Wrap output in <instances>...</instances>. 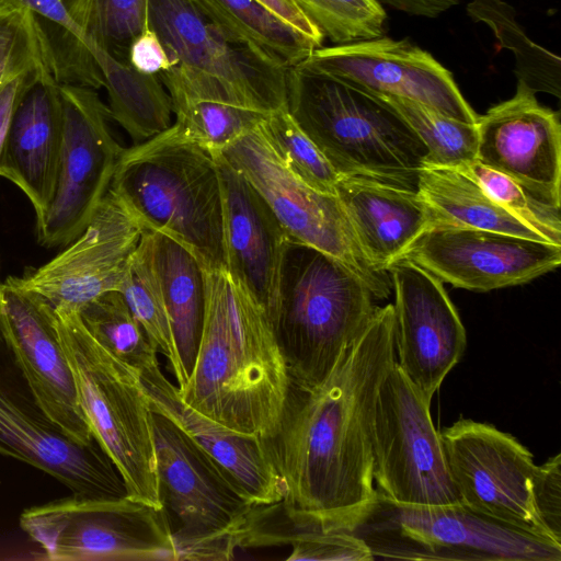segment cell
<instances>
[{
    "mask_svg": "<svg viewBox=\"0 0 561 561\" xmlns=\"http://www.w3.org/2000/svg\"><path fill=\"white\" fill-rule=\"evenodd\" d=\"M393 305L376 307L329 376L290 383L265 450L286 486L283 499L323 530H345L375 501L371 421L379 386L394 365Z\"/></svg>",
    "mask_w": 561,
    "mask_h": 561,
    "instance_id": "6da1fadb",
    "label": "cell"
},
{
    "mask_svg": "<svg viewBox=\"0 0 561 561\" xmlns=\"http://www.w3.org/2000/svg\"><path fill=\"white\" fill-rule=\"evenodd\" d=\"M204 275V323L181 399L230 430L268 438L291 383L286 362L265 310L227 271Z\"/></svg>",
    "mask_w": 561,
    "mask_h": 561,
    "instance_id": "7a4b0ae2",
    "label": "cell"
},
{
    "mask_svg": "<svg viewBox=\"0 0 561 561\" xmlns=\"http://www.w3.org/2000/svg\"><path fill=\"white\" fill-rule=\"evenodd\" d=\"M374 298L344 263L286 239L266 316L293 385L310 388L329 376L371 318Z\"/></svg>",
    "mask_w": 561,
    "mask_h": 561,
    "instance_id": "3957f363",
    "label": "cell"
},
{
    "mask_svg": "<svg viewBox=\"0 0 561 561\" xmlns=\"http://www.w3.org/2000/svg\"><path fill=\"white\" fill-rule=\"evenodd\" d=\"M108 191L145 231L180 243L206 271H227L220 176L210 151L170 126L124 149Z\"/></svg>",
    "mask_w": 561,
    "mask_h": 561,
    "instance_id": "277c9868",
    "label": "cell"
},
{
    "mask_svg": "<svg viewBox=\"0 0 561 561\" xmlns=\"http://www.w3.org/2000/svg\"><path fill=\"white\" fill-rule=\"evenodd\" d=\"M287 107L340 176L417 190L427 150L380 95L296 66L287 70Z\"/></svg>",
    "mask_w": 561,
    "mask_h": 561,
    "instance_id": "5b68a950",
    "label": "cell"
},
{
    "mask_svg": "<svg viewBox=\"0 0 561 561\" xmlns=\"http://www.w3.org/2000/svg\"><path fill=\"white\" fill-rule=\"evenodd\" d=\"M55 313L79 403L95 439L119 471L128 497L161 510L151 407L140 374L101 345L78 311Z\"/></svg>",
    "mask_w": 561,
    "mask_h": 561,
    "instance_id": "8992f818",
    "label": "cell"
},
{
    "mask_svg": "<svg viewBox=\"0 0 561 561\" xmlns=\"http://www.w3.org/2000/svg\"><path fill=\"white\" fill-rule=\"evenodd\" d=\"M374 559L435 561H560L561 545L462 504H399L380 491L346 529Z\"/></svg>",
    "mask_w": 561,
    "mask_h": 561,
    "instance_id": "52a82bcc",
    "label": "cell"
},
{
    "mask_svg": "<svg viewBox=\"0 0 561 561\" xmlns=\"http://www.w3.org/2000/svg\"><path fill=\"white\" fill-rule=\"evenodd\" d=\"M151 407V405H150ZM158 491L179 560H231L253 504L184 431L151 407Z\"/></svg>",
    "mask_w": 561,
    "mask_h": 561,
    "instance_id": "ba28073f",
    "label": "cell"
},
{
    "mask_svg": "<svg viewBox=\"0 0 561 561\" xmlns=\"http://www.w3.org/2000/svg\"><path fill=\"white\" fill-rule=\"evenodd\" d=\"M148 22L175 66L170 91L270 114L287 105V70L229 42L192 0H148Z\"/></svg>",
    "mask_w": 561,
    "mask_h": 561,
    "instance_id": "9c48e42d",
    "label": "cell"
},
{
    "mask_svg": "<svg viewBox=\"0 0 561 561\" xmlns=\"http://www.w3.org/2000/svg\"><path fill=\"white\" fill-rule=\"evenodd\" d=\"M20 527L55 561H176L161 510L126 496L71 495L25 508Z\"/></svg>",
    "mask_w": 561,
    "mask_h": 561,
    "instance_id": "30bf717a",
    "label": "cell"
},
{
    "mask_svg": "<svg viewBox=\"0 0 561 561\" xmlns=\"http://www.w3.org/2000/svg\"><path fill=\"white\" fill-rule=\"evenodd\" d=\"M373 476L378 491L399 504H460L431 401L397 364L382 379L371 421Z\"/></svg>",
    "mask_w": 561,
    "mask_h": 561,
    "instance_id": "8fae6325",
    "label": "cell"
},
{
    "mask_svg": "<svg viewBox=\"0 0 561 561\" xmlns=\"http://www.w3.org/2000/svg\"><path fill=\"white\" fill-rule=\"evenodd\" d=\"M260 125L219 152L256 190L291 239L337 259L375 298H388L390 276L365 256L337 197L312 188L288 170Z\"/></svg>",
    "mask_w": 561,
    "mask_h": 561,
    "instance_id": "7c38bea8",
    "label": "cell"
},
{
    "mask_svg": "<svg viewBox=\"0 0 561 561\" xmlns=\"http://www.w3.org/2000/svg\"><path fill=\"white\" fill-rule=\"evenodd\" d=\"M58 84L64 112L58 175L51 203L36 220L37 241L47 248L67 245L85 229L125 149L95 89Z\"/></svg>",
    "mask_w": 561,
    "mask_h": 561,
    "instance_id": "4fadbf2b",
    "label": "cell"
},
{
    "mask_svg": "<svg viewBox=\"0 0 561 561\" xmlns=\"http://www.w3.org/2000/svg\"><path fill=\"white\" fill-rule=\"evenodd\" d=\"M439 433L460 504L554 541L535 510L538 465L527 447L494 425L471 419L460 417Z\"/></svg>",
    "mask_w": 561,
    "mask_h": 561,
    "instance_id": "5bb4252c",
    "label": "cell"
},
{
    "mask_svg": "<svg viewBox=\"0 0 561 561\" xmlns=\"http://www.w3.org/2000/svg\"><path fill=\"white\" fill-rule=\"evenodd\" d=\"M0 454L44 471L73 494L102 500L128 496L119 471L98 442L79 445L46 416L3 341L0 347Z\"/></svg>",
    "mask_w": 561,
    "mask_h": 561,
    "instance_id": "9a60e30c",
    "label": "cell"
},
{
    "mask_svg": "<svg viewBox=\"0 0 561 561\" xmlns=\"http://www.w3.org/2000/svg\"><path fill=\"white\" fill-rule=\"evenodd\" d=\"M0 337L46 416L72 442L96 443L59 341L55 308L14 276L0 283Z\"/></svg>",
    "mask_w": 561,
    "mask_h": 561,
    "instance_id": "2e32d148",
    "label": "cell"
},
{
    "mask_svg": "<svg viewBox=\"0 0 561 561\" xmlns=\"http://www.w3.org/2000/svg\"><path fill=\"white\" fill-rule=\"evenodd\" d=\"M402 257L454 287L489 291L528 283L556 270L561 263V245L434 221Z\"/></svg>",
    "mask_w": 561,
    "mask_h": 561,
    "instance_id": "e0dca14e",
    "label": "cell"
},
{
    "mask_svg": "<svg viewBox=\"0 0 561 561\" xmlns=\"http://www.w3.org/2000/svg\"><path fill=\"white\" fill-rule=\"evenodd\" d=\"M362 87L379 95L425 104L451 118L476 124L477 113L451 72L428 51L387 36L322 46L297 65Z\"/></svg>",
    "mask_w": 561,
    "mask_h": 561,
    "instance_id": "ac0fdd59",
    "label": "cell"
},
{
    "mask_svg": "<svg viewBox=\"0 0 561 561\" xmlns=\"http://www.w3.org/2000/svg\"><path fill=\"white\" fill-rule=\"evenodd\" d=\"M387 272L394 293L397 364L432 402L463 355L465 327L439 278L405 257Z\"/></svg>",
    "mask_w": 561,
    "mask_h": 561,
    "instance_id": "d6986e66",
    "label": "cell"
},
{
    "mask_svg": "<svg viewBox=\"0 0 561 561\" xmlns=\"http://www.w3.org/2000/svg\"><path fill=\"white\" fill-rule=\"evenodd\" d=\"M144 232L108 191L79 237L49 262L18 280L55 309L79 312L98 296L118 290Z\"/></svg>",
    "mask_w": 561,
    "mask_h": 561,
    "instance_id": "ffe728a7",
    "label": "cell"
},
{
    "mask_svg": "<svg viewBox=\"0 0 561 561\" xmlns=\"http://www.w3.org/2000/svg\"><path fill=\"white\" fill-rule=\"evenodd\" d=\"M477 158L539 201L560 208L561 125L558 112L541 105L517 81L515 94L478 116Z\"/></svg>",
    "mask_w": 561,
    "mask_h": 561,
    "instance_id": "44dd1931",
    "label": "cell"
},
{
    "mask_svg": "<svg viewBox=\"0 0 561 561\" xmlns=\"http://www.w3.org/2000/svg\"><path fill=\"white\" fill-rule=\"evenodd\" d=\"M211 153L220 176L227 272L266 312L289 236L247 179L219 151Z\"/></svg>",
    "mask_w": 561,
    "mask_h": 561,
    "instance_id": "7402d4cb",
    "label": "cell"
},
{
    "mask_svg": "<svg viewBox=\"0 0 561 561\" xmlns=\"http://www.w3.org/2000/svg\"><path fill=\"white\" fill-rule=\"evenodd\" d=\"M62 131L59 84L46 69L20 96L0 152V176L24 193L36 220L46 213L55 193Z\"/></svg>",
    "mask_w": 561,
    "mask_h": 561,
    "instance_id": "603a6c76",
    "label": "cell"
},
{
    "mask_svg": "<svg viewBox=\"0 0 561 561\" xmlns=\"http://www.w3.org/2000/svg\"><path fill=\"white\" fill-rule=\"evenodd\" d=\"M60 1L72 30L60 33L39 27L47 68L57 83L103 88V76L92 51L103 49L128 61L129 45L148 22V0Z\"/></svg>",
    "mask_w": 561,
    "mask_h": 561,
    "instance_id": "cb8c5ba5",
    "label": "cell"
},
{
    "mask_svg": "<svg viewBox=\"0 0 561 561\" xmlns=\"http://www.w3.org/2000/svg\"><path fill=\"white\" fill-rule=\"evenodd\" d=\"M150 405L169 417L206 451L253 505L282 501L285 482L262 438L230 430L187 405L157 365L140 374Z\"/></svg>",
    "mask_w": 561,
    "mask_h": 561,
    "instance_id": "d4e9b609",
    "label": "cell"
},
{
    "mask_svg": "<svg viewBox=\"0 0 561 561\" xmlns=\"http://www.w3.org/2000/svg\"><path fill=\"white\" fill-rule=\"evenodd\" d=\"M335 196L363 253L380 272L401 259L434 221L417 191L380 181L340 176Z\"/></svg>",
    "mask_w": 561,
    "mask_h": 561,
    "instance_id": "484cf974",
    "label": "cell"
},
{
    "mask_svg": "<svg viewBox=\"0 0 561 561\" xmlns=\"http://www.w3.org/2000/svg\"><path fill=\"white\" fill-rule=\"evenodd\" d=\"M236 548L287 547L286 560L369 561L367 545L346 530H323L284 500L253 505L234 537Z\"/></svg>",
    "mask_w": 561,
    "mask_h": 561,
    "instance_id": "4316f807",
    "label": "cell"
},
{
    "mask_svg": "<svg viewBox=\"0 0 561 561\" xmlns=\"http://www.w3.org/2000/svg\"><path fill=\"white\" fill-rule=\"evenodd\" d=\"M232 44L284 70L296 67L319 46L257 0H192Z\"/></svg>",
    "mask_w": 561,
    "mask_h": 561,
    "instance_id": "83f0119b",
    "label": "cell"
},
{
    "mask_svg": "<svg viewBox=\"0 0 561 561\" xmlns=\"http://www.w3.org/2000/svg\"><path fill=\"white\" fill-rule=\"evenodd\" d=\"M416 191L431 210L434 221L548 242L503 208L459 168L424 163L419 173Z\"/></svg>",
    "mask_w": 561,
    "mask_h": 561,
    "instance_id": "f1b7e54d",
    "label": "cell"
},
{
    "mask_svg": "<svg viewBox=\"0 0 561 561\" xmlns=\"http://www.w3.org/2000/svg\"><path fill=\"white\" fill-rule=\"evenodd\" d=\"M151 232L156 268L178 353L190 376L197 355L206 307L204 270L197 259L171 238Z\"/></svg>",
    "mask_w": 561,
    "mask_h": 561,
    "instance_id": "f546056e",
    "label": "cell"
},
{
    "mask_svg": "<svg viewBox=\"0 0 561 561\" xmlns=\"http://www.w3.org/2000/svg\"><path fill=\"white\" fill-rule=\"evenodd\" d=\"M92 55L102 72L108 111L134 145L144 142L172 125L171 99L158 76L144 75L103 49Z\"/></svg>",
    "mask_w": 561,
    "mask_h": 561,
    "instance_id": "4dcf8cb0",
    "label": "cell"
},
{
    "mask_svg": "<svg viewBox=\"0 0 561 561\" xmlns=\"http://www.w3.org/2000/svg\"><path fill=\"white\" fill-rule=\"evenodd\" d=\"M151 343L168 363L179 390L188 379L182 366L168 316L152 251V237L145 231L131 254L118 290Z\"/></svg>",
    "mask_w": 561,
    "mask_h": 561,
    "instance_id": "1f68e13d",
    "label": "cell"
},
{
    "mask_svg": "<svg viewBox=\"0 0 561 561\" xmlns=\"http://www.w3.org/2000/svg\"><path fill=\"white\" fill-rule=\"evenodd\" d=\"M467 12L476 22H484L494 32L500 46L513 51L517 81L530 90L560 98V57L534 43L516 20V12L504 0H472Z\"/></svg>",
    "mask_w": 561,
    "mask_h": 561,
    "instance_id": "d6a6232c",
    "label": "cell"
},
{
    "mask_svg": "<svg viewBox=\"0 0 561 561\" xmlns=\"http://www.w3.org/2000/svg\"><path fill=\"white\" fill-rule=\"evenodd\" d=\"M173 114L172 128L184 140L217 152L256 128L267 114L230 103L168 92Z\"/></svg>",
    "mask_w": 561,
    "mask_h": 561,
    "instance_id": "836d02e7",
    "label": "cell"
},
{
    "mask_svg": "<svg viewBox=\"0 0 561 561\" xmlns=\"http://www.w3.org/2000/svg\"><path fill=\"white\" fill-rule=\"evenodd\" d=\"M90 334L139 374L159 365L158 351L119 291H106L79 310Z\"/></svg>",
    "mask_w": 561,
    "mask_h": 561,
    "instance_id": "e575fe53",
    "label": "cell"
},
{
    "mask_svg": "<svg viewBox=\"0 0 561 561\" xmlns=\"http://www.w3.org/2000/svg\"><path fill=\"white\" fill-rule=\"evenodd\" d=\"M380 96L400 114L425 146L427 153L424 163L460 168L476 160L478 149L476 124L451 118L413 100L391 95Z\"/></svg>",
    "mask_w": 561,
    "mask_h": 561,
    "instance_id": "d590c367",
    "label": "cell"
},
{
    "mask_svg": "<svg viewBox=\"0 0 561 561\" xmlns=\"http://www.w3.org/2000/svg\"><path fill=\"white\" fill-rule=\"evenodd\" d=\"M260 127L288 170L312 188L335 195L339 173L298 126L287 105L267 114Z\"/></svg>",
    "mask_w": 561,
    "mask_h": 561,
    "instance_id": "8d00e7d4",
    "label": "cell"
},
{
    "mask_svg": "<svg viewBox=\"0 0 561 561\" xmlns=\"http://www.w3.org/2000/svg\"><path fill=\"white\" fill-rule=\"evenodd\" d=\"M334 45L383 36L387 12L379 0H293Z\"/></svg>",
    "mask_w": 561,
    "mask_h": 561,
    "instance_id": "74e56055",
    "label": "cell"
},
{
    "mask_svg": "<svg viewBox=\"0 0 561 561\" xmlns=\"http://www.w3.org/2000/svg\"><path fill=\"white\" fill-rule=\"evenodd\" d=\"M459 169L474 179L495 202L541 234L546 241L561 245L560 208L539 201L507 175L478 160Z\"/></svg>",
    "mask_w": 561,
    "mask_h": 561,
    "instance_id": "f35d334b",
    "label": "cell"
},
{
    "mask_svg": "<svg viewBox=\"0 0 561 561\" xmlns=\"http://www.w3.org/2000/svg\"><path fill=\"white\" fill-rule=\"evenodd\" d=\"M47 67L35 15L0 2V88L23 73Z\"/></svg>",
    "mask_w": 561,
    "mask_h": 561,
    "instance_id": "ab89813d",
    "label": "cell"
},
{
    "mask_svg": "<svg viewBox=\"0 0 561 561\" xmlns=\"http://www.w3.org/2000/svg\"><path fill=\"white\" fill-rule=\"evenodd\" d=\"M535 510L549 536L561 543V455L537 467L533 482Z\"/></svg>",
    "mask_w": 561,
    "mask_h": 561,
    "instance_id": "60d3db41",
    "label": "cell"
},
{
    "mask_svg": "<svg viewBox=\"0 0 561 561\" xmlns=\"http://www.w3.org/2000/svg\"><path fill=\"white\" fill-rule=\"evenodd\" d=\"M127 60L138 72L150 76H157L175 66L149 22L131 41Z\"/></svg>",
    "mask_w": 561,
    "mask_h": 561,
    "instance_id": "b9f144b4",
    "label": "cell"
},
{
    "mask_svg": "<svg viewBox=\"0 0 561 561\" xmlns=\"http://www.w3.org/2000/svg\"><path fill=\"white\" fill-rule=\"evenodd\" d=\"M0 2L31 11L43 30L60 33H70L72 30V22L60 0H0Z\"/></svg>",
    "mask_w": 561,
    "mask_h": 561,
    "instance_id": "7bdbcfd3",
    "label": "cell"
},
{
    "mask_svg": "<svg viewBox=\"0 0 561 561\" xmlns=\"http://www.w3.org/2000/svg\"><path fill=\"white\" fill-rule=\"evenodd\" d=\"M295 30L302 33L319 47L324 36L318 26L290 0H257Z\"/></svg>",
    "mask_w": 561,
    "mask_h": 561,
    "instance_id": "ee69618b",
    "label": "cell"
},
{
    "mask_svg": "<svg viewBox=\"0 0 561 561\" xmlns=\"http://www.w3.org/2000/svg\"><path fill=\"white\" fill-rule=\"evenodd\" d=\"M48 69L43 67L33 71L23 73L14 79L8 81L0 88V152L9 130L11 118L16 106V103L34 79V77L43 70Z\"/></svg>",
    "mask_w": 561,
    "mask_h": 561,
    "instance_id": "f6af8a7d",
    "label": "cell"
},
{
    "mask_svg": "<svg viewBox=\"0 0 561 561\" xmlns=\"http://www.w3.org/2000/svg\"><path fill=\"white\" fill-rule=\"evenodd\" d=\"M290 1H293V0H290ZM293 2H294V1H293Z\"/></svg>",
    "mask_w": 561,
    "mask_h": 561,
    "instance_id": "bcb514c9",
    "label": "cell"
}]
</instances>
